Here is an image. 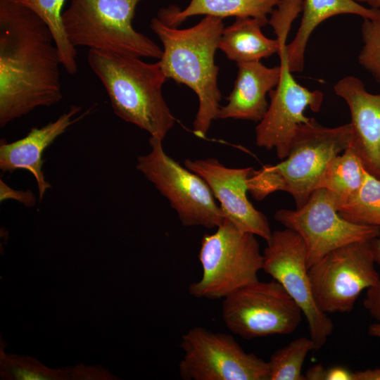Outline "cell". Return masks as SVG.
I'll return each instance as SVG.
<instances>
[{
    "instance_id": "cell-25",
    "label": "cell",
    "mask_w": 380,
    "mask_h": 380,
    "mask_svg": "<svg viewBox=\"0 0 380 380\" xmlns=\"http://www.w3.org/2000/svg\"><path fill=\"white\" fill-rule=\"evenodd\" d=\"M361 34L363 45L358 63L380 84V17L363 19Z\"/></svg>"
},
{
    "instance_id": "cell-32",
    "label": "cell",
    "mask_w": 380,
    "mask_h": 380,
    "mask_svg": "<svg viewBox=\"0 0 380 380\" xmlns=\"http://www.w3.org/2000/svg\"><path fill=\"white\" fill-rule=\"evenodd\" d=\"M368 334L372 336L380 338V322L369 325L368 327Z\"/></svg>"
},
{
    "instance_id": "cell-13",
    "label": "cell",
    "mask_w": 380,
    "mask_h": 380,
    "mask_svg": "<svg viewBox=\"0 0 380 380\" xmlns=\"http://www.w3.org/2000/svg\"><path fill=\"white\" fill-rule=\"evenodd\" d=\"M264 249L262 270L279 282L305 317L310 337L319 350L334 330L327 313L317 307L308 274L306 249L301 237L285 228L272 232Z\"/></svg>"
},
{
    "instance_id": "cell-23",
    "label": "cell",
    "mask_w": 380,
    "mask_h": 380,
    "mask_svg": "<svg viewBox=\"0 0 380 380\" xmlns=\"http://www.w3.org/2000/svg\"><path fill=\"white\" fill-rule=\"evenodd\" d=\"M338 211L353 223L380 227V179L366 170L358 192Z\"/></svg>"
},
{
    "instance_id": "cell-9",
    "label": "cell",
    "mask_w": 380,
    "mask_h": 380,
    "mask_svg": "<svg viewBox=\"0 0 380 380\" xmlns=\"http://www.w3.org/2000/svg\"><path fill=\"white\" fill-rule=\"evenodd\" d=\"M184 380H269V365L246 353L229 334L194 327L182 336Z\"/></svg>"
},
{
    "instance_id": "cell-33",
    "label": "cell",
    "mask_w": 380,
    "mask_h": 380,
    "mask_svg": "<svg viewBox=\"0 0 380 380\" xmlns=\"http://www.w3.org/2000/svg\"><path fill=\"white\" fill-rule=\"evenodd\" d=\"M360 4H366L369 8L380 9V0H355Z\"/></svg>"
},
{
    "instance_id": "cell-14",
    "label": "cell",
    "mask_w": 380,
    "mask_h": 380,
    "mask_svg": "<svg viewBox=\"0 0 380 380\" xmlns=\"http://www.w3.org/2000/svg\"><path fill=\"white\" fill-rule=\"evenodd\" d=\"M184 166L202 177L218 200L225 217L241 231L267 241L272 234L267 217L247 196L252 167H229L215 158L186 159Z\"/></svg>"
},
{
    "instance_id": "cell-3",
    "label": "cell",
    "mask_w": 380,
    "mask_h": 380,
    "mask_svg": "<svg viewBox=\"0 0 380 380\" xmlns=\"http://www.w3.org/2000/svg\"><path fill=\"white\" fill-rule=\"evenodd\" d=\"M87 63L105 88L114 113L136 125L150 137L164 140L176 119L165 102L162 88L167 79L159 61L89 49Z\"/></svg>"
},
{
    "instance_id": "cell-2",
    "label": "cell",
    "mask_w": 380,
    "mask_h": 380,
    "mask_svg": "<svg viewBox=\"0 0 380 380\" xmlns=\"http://www.w3.org/2000/svg\"><path fill=\"white\" fill-rule=\"evenodd\" d=\"M150 27L163 44L158 61L166 77L186 85L198 96L193 133L203 139L221 107L215 54L224 28L222 18L205 15L191 27L178 29L153 18Z\"/></svg>"
},
{
    "instance_id": "cell-21",
    "label": "cell",
    "mask_w": 380,
    "mask_h": 380,
    "mask_svg": "<svg viewBox=\"0 0 380 380\" xmlns=\"http://www.w3.org/2000/svg\"><path fill=\"white\" fill-rule=\"evenodd\" d=\"M366 170L362 160L350 145L330 162L323 175L320 188L329 192L338 210L358 192Z\"/></svg>"
},
{
    "instance_id": "cell-20",
    "label": "cell",
    "mask_w": 380,
    "mask_h": 380,
    "mask_svg": "<svg viewBox=\"0 0 380 380\" xmlns=\"http://www.w3.org/2000/svg\"><path fill=\"white\" fill-rule=\"evenodd\" d=\"M262 27L255 18H236L231 25L224 28L218 49L236 64L260 61L278 53L279 40L265 37L261 31Z\"/></svg>"
},
{
    "instance_id": "cell-12",
    "label": "cell",
    "mask_w": 380,
    "mask_h": 380,
    "mask_svg": "<svg viewBox=\"0 0 380 380\" xmlns=\"http://www.w3.org/2000/svg\"><path fill=\"white\" fill-rule=\"evenodd\" d=\"M289 29L275 32L280 44L278 52L281 73L277 85L268 94L270 102L263 118L255 127V144L267 150L275 149L279 160L289 154L290 145L298 126L312 118L304 114L307 108L320 110L324 95L319 90L311 91L294 79L286 53Z\"/></svg>"
},
{
    "instance_id": "cell-17",
    "label": "cell",
    "mask_w": 380,
    "mask_h": 380,
    "mask_svg": "<svg viewBox=\"0 0 380 380\" xmlns=\"http://www.w3.org/2000/svg\"><path fill=\"white\" fill-rule=\"evenodd\" d=\"M238 72L234 87L221 106L217 119L246 120L259 122L269 104L267 94L277 85L280 65L268 68L260 61L237 63Z\"/></svg>"
},
{
    "instance_id": "cell-29",
    "label": "cell",
    "mask_w": 380,
    "mask_h": 380,
    "mask_svg": "<svg viewBox=\"0 0 380 380\" xmlns=\"http://www.w3.org/2000/svg\"><path fill=\"white\" fill-rule=\"evenodd\" d=\"M353 373L343 366H333L326 369L325 380H353Z\"/></svg>"
},
{
    "instance_id": "cell-16",
    "label": "cell",
    "mask_w": 380,
    "mask_h": 380,
    "mask_svg": "<svg viewBox=\"0 0 380 380\" xmlns=\"http://www.w3.org/2000/svg\"><path fill=\"white\" fill-rule=\"evenodd\" d=\"M82 110L80 106H71L55 121L42 127H32L27 135L17 141L7 143L4 139L0 144V169L12 172L16 170H26L34 177L41 201L51 184L45 179L43 172V153L44 151L71 125L89 113L76 116Z\"/></svg>"
},
{
    "instance_id": "cell-15",
    "label": "cell",
    "mask_w": 380,
    "mask_h": 380,
    "mask_svg": "<svg viewBox=\"0 0 380 380\" xmlns=\"http://www.w3.org/2000/svg\"><path fill=\"white\" fill-rule=\"evenodd\" d=\"M351 115V143L365 169L380 179V94L369 93L360 79L346 76L334 87Z\"/></svg>"
},
{
    "instance_id": "cell-10",
    "label": "cell",
    "mask_w": 380,
    "mask_h": 380,
    "mask_svg": "<svg viewBox=\"0 0 380 380\" xmlns=\"http://www.w3.org/2000/svg\"><path fill=\"white\" fill-rule=\"evenodd\" d=\"M274 217L301 237L308 268L337 248L380 236V227L353 223L341 217L332 196L324 188L316 189L301 207L278 210Z\"/></svg>"
},
{
    "instance_id": "cell-24",
    "label": "cell",
    "mask_w": 380,
    "mask_h": 380,
    "mask_svg": "<svg viewBox=\"0 0 380 380\" xmlns=\"http://www.w3.org/2000/svg\"><path fill=\"white\" fill-rule=\"evenodd\" d=\"M316 350L310 337H299L277 349L270 356L269 380H306L302 367L308 353Z\"/></svg>"
},
{
    "instance_id": "cell-19",
    "label": "cell",
    "mask_w": 380,
    "mask_h": 380,
    "mask_svg": "<svg viewBox=\"0 0 380 380\" xmlns=\"http://www.w3.org/2000/svg\"><path fill=\"white\" fill-rule=\"evenodd\" d=\"M281 0H191L183 11L175 6L162 8L158 13V18L164 24L177 27L188 18L205 15L220 18L234 16L236 18H253L262 26L268 23L267 14H271Z\"/></svg>"
},
{
    "instance_id": "cell-18",
    "label": "cell",
    "mask_w": 380,
    "mask_h": 380,
    "mask_svg": "<svg viewBox=\"0 0 380 380\" xmlns=\"http://www.w3.org/2000/svg\"><path fill=\"white\" fill-rule=\"evenodd\" d=\"M300 26L293 39L286 46L289 67L292 72H302L308 40L317 27L328 18L352 14L362 19L380 17V9L367 8L355 0H303Z\"/></svg>"
},
{
    "instance_id": "cell-7",
    "label": "cell",
    "mask_w": 380,
    "mask_h": 380,
    "mask_svg": "<svg viewBox=\"0 0 380 380\" xmlns=\"http://www.w3.org/2000/svg\"><path fill=\"white\" fill-rule=\"evenodd\" d=\"M151 151L139 156L137 169L167 199L184 227L217 228L225 215L205 181L170 157L163 140L150 137Z\"/></svg>"
},
{
    "instance_id": "cell-5",
    "label": "cell",
    "mask_w": 380,
    "mask_h": 380,
    "mask_svg": "<svg viewBox=\"0 0 380 380\" xmlns=\"http://www.w3.org/2000/svg\"><path fill=\"white\" fill-rule=\"evenodd\" d=\"M140 1L70 0L62 14L68 41L75 48L160 59L163 49L133 27Z\"/></svg>"
},
{
    "instance_id": "cell-4",
    "label": "cell",
    "mask_w": 380,
    "mask_h": 380,
    "mask_svg": "<svg viewBox=\"0 0 380 380\" xmlns=\"http://www.w3.org/2000/svg\"><path fill=\"white\" fill-rule=\"evenodd\" d=\"M350 143V123L327 127L311 118L298 126L286 158L276 165H266L257 170L252 168L248 192L261 201L273 192L285 191L293 198L298 208L320 188L330 162Z\"/></svg>"
},
{
    "instance_id": "cell-31",
    "label": "cell",
    "mask_w": 380,
    "mask_h": 380,
    "mask_svg": "<svg viewBox=\"0 0 380 380\" xmlns=\"http://www.w3.org/2000/svg\"><path fill=\"white\" fill-rule=\"evenodd\" d=\"M326 369L320 364L311 367L305 372L306 380H325Z\"/></svg>"
},
{
    "instance_id": "cell-26",
    "label": "cell",
    "mask_w": 380,
    "mask_h": 380,
    "mask_svg": "<svg viewBox=\"0 0 380 380\" xmlns=\"http://www.w3.org/2000/svg\"><path fill=\"white\" fill-rule=\"evenodd\" d=\"M7 370L13 379L18 380H53L62 376L57 372L49 371L37 363L23 360H8Z\"/></svg>"
},
{
    "instance_id": "cell-30",
    "label": "cell",
    "mask_w": 380,
    "mask_h": 380,
    "mask_svg": "<svg viewBox=\"0 0 380 380\" xmlns=\"http://www.w3.org/2000/svg\"><path fill=\"white\" fill-rule=\"evenodd\" d=\"M353 375V380H380V366L374 369L355 371Z\"/></svg>"
},
{
    "instance_id": "cell-1",
    "label": "cell",
    "mask_w": 380,
    "mask_h": 380,
    "mask_svg": "<svg viewBox=\"0 0 380 380\" xmlns=\"http://www.w3.org/2000/svg\"><path fill=\"white\" fill-rule=\"evenodd\" d=\"M59 52L45 22L13 0H0V127L63 98Z\"/></svg>"
},
{
    "instance_id": "cell-8",
    "label": "cell",
    "mask_w": 380,
    "mask_h": 380,
    "mask_svg": "<svg viewBox=\"0 0 380 380\" xmlns=\"http://www.w3.org/2000/svg\"><path fill=\"white\" fill-rule=\"evenodd\" d=\"M302 310L277 281L258 280L223 298L227 328L244 339L292 334Z\"/></svg>"
},
{
    "instance_id": "cell-6",
    "label": "cell",
    "mask_w": 380,
    "mask_h": 380,
    "mask_svg": "<svg viewBox=\"0 0 380 380\" xmlns=\"http://www.w3.org/2000/svg\"><path fill=\"white\" fill-rule=\"evenodd\" d=\"M201 243L198 259L201 278L189 286L196 298H224L239 289L258 280L263 255L255 234L238 229L225 218Z\"/></svg>"
},
{
    "instance_id": "cell-27",
    "label": "cell",
    "mask_w": 380,
    "mask_h": 380,
    "mask_svg": "<svg viewBox=\"0 0 380 380\" xmlns=\"http://www.w3.org/2000/svg\"><path fill=\"white\" fill-rule=\"evenodd\" d=\"M370 243L375 262L380 265V236ZM363 305L372 318L380 322V277L375 285L367 289Z\"/></svg>"
},
{
    "instance_id": "cell-11",
    "label": "cell",
    "mask_w": 380,
    "mask_h": 380,
    "mask_svg": "<svg viewBox=\"0 0 380 380\" xmlns=\"http://www.w3.org/2000/svg\"><path fill=\"white\" fill-rule=\"evenodd\" d=\"M371 243L355 242L337 248L308 268L315 301L324 313L346 312L379 274Z\"/></svg>"
},
{
    "instance_id": "cell-22",
    "label": "cell",
    "mask_w": 380,
    "mask_h": 380,
    "mask_svg": "<svg viewBox=\"0 0 380 380\" xmlns=\"http://www.w3.org/2000/svg\"><path fill=\"white\" fill-rule=\"evenodd\" d=\"M27 6L48 25L55 39L62 66L70 75L78 70L77 51L68 41L63 24V7L65 0H13Z\"/></svg>"
},
{
    "instance_id": "cell-28",
    "label": "cell",
    "mask_w": 380,
    "mask_h": 380,
    "mask_svg": "<svg viewBox=\"0 0 380 380\" xmlns=\"http://www.w3.org/2000/svg\"><path fill=\"white\" fill-rule=\"evenodd\" d=\"M0 184L1 201L6 198H14L28 207L35 204L36 199L30 191H22L13 190L8 187L2 180H0Z\"/></svg>"
}]
</instances>
